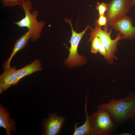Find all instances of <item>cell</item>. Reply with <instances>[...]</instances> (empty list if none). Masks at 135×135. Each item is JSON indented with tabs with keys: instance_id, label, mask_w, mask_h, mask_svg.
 I'll return each mask as SVG.
<instances>
[{
	"instance_id": "6da1fadb",
	"label": "cell",
	"mask_w": 135,
	"mask_h": 135,
	"mask_svg": "<svg viewBox=\"0 0 135 135\" xmlns=\"http://www.w3.org/2000/svg\"><path fill=\"white\" fill-rule=\"evenodd\" d=\"M97 108L107 111L118 125L122 124L135 117V92H130L122 98H113L108 103L100 104Z\"/></svg>"
},
{
	"instance_id": "7a4b0ae2",
	"label": "cell",
	"mask_w": 135,
	"mask_h": 135,
	"mask_svg": "<svg viewBox=\"0 0 135 135\" xmlns=\"http://www.w3.org/2000/svg\"><path fill=\"white\" fill-rule=\"evenodd\" d=\"M22 7L24 12L25 16L14 24L20 27L27 28L30 34V39L33 42H36L40 36L46 22L44 20H38V11L34 10L31 13L30 10H33V8L30 0H25Z\"/></svg>"
},
{
	"instance_id": "3957f363",
	"label": "cell",
	"mask_w": 135,
	"mask_h": 135,
	"mask_svg": "<svg viewBox=\"0 0 135 135\" xmlns=\"http://www.w3.org/2000/svg\"><path fill=\"white\" fill-rule=\"evenodd\" d=\"M90 116L92 135H110L116 131L118 125L109 113L104 109L97 108Z\"/></svg>"
},
{
	"instance_id": "277c9868",
	"label": "cell",
	"mask_w": 135,
	"mask_h": 135,
	"mask_svg": "<svg viewBox=\"0 0 135 135\" xmlns=\"http://www.w3.org/2000/svg\"><path fill=\"white\" fill-rule=\"evenodd\" d=\"M91 32L89 34L90 37L89 41L90 42L95 37H98L106 48L109 56L108 62L110 64H113L114 60H117L118 57L115 55L117 50V44L118 41L122 39L121 34L118 32L116 38L114 40L111 38L110 35L112 30L110 29L108 32V28L104 26L103 30L96 22L94 28L90 27Z\"/></svg>"
},
{
	"instance_id": "5b68a950",
	"label": "cell",
	"mask_w": 135,
	"mask_h": 135,
	"mask_svg": "<svg viewBox=\"0 0 135 135\" xmlns=\"http://www.w3.org/2000/svg\"><path fill=\"white\" fill-rule=\"evenodd\" d=\"M65 20L70 24L72 32V36L70 42V46L68 49L69 54L65 60V64L70 68L85 64L87 63V58L85 56L78 54V48L80 41L86 31L90 28V25L87 26L81 32L77 33L73 29L71 20L68 19H65Z\"/></svg>"
},
{
	"instance_id": "8992f818",
	"label": "cell",
	"mask_w": 135,
	"mask_h": 135,
	"mask_svg": "<svg viewBox=\"0 0 135 135\" xmlns=\"http://www.w3.org/2000/svg\"><path fill=\"white\" fill-rule=\"evenodd\" d=\"M133 5L131 0H112L108 3V9L105 16L108 28L119 17L126 15Z\"/></svg>"
},
{
	"instance_id": "52a82bcc",
	"label": "cell",
	"mask_w": 135,
	"mask_h": 135,
	"mask_svg": "<svg viewBox=\"0 0 135 135\" xmlns=\"http://www.w3.org/2000/svg\"><path fill=\"white\" fill-rule=\"evenodd\" d=\"M110 26L121 34L122 39L132 40L135 38V27L133 26L132 18L126 15L117 18Z\"/></svg>"
},
{
	"instance_id": "ba28073f",
	"label": "cell",
	"mask_w": 135,
	"mask_h": 135,
	"mask_svg": "<svg viewBox=\"0 0 135 135\" xmlns=\"http://www.w3.org/2000/svg\"><path fill=\"white\" fill-rule=\"evenodd\" d=\"M65 118L62 116L56 113L50 112L48 117L44 118L42 122L43 135H57L59 134Z\"/></svg>"
},
{
	"instance_id": "9c48e42d",
	"label": "cell",
	"mask_w": 135,
	"mask_h": 135,
	"mask_svg": "<svg viewBox=\"0 0 135 135\" xmlns=\"http://www.w3.org/2000/svg\"><path fill=\"white\" fill-rule=\"evenodd\" d=\"M17 70L15 66L7 68L0 76V93L17 83Z\"/></svg>"
},
{
	"instance_id": "30bf717a",
	"label": "cell",
	"mask_w": 135,
	"mask_h": 135,
	"mask_svg": "<svg viewBox=\"0 0 135 135\" xmlns=\"http://www.w3.org/2000/svg\"><path fill=\"white\" fill-rule=\"evenodd\" d=\"M0 127L6 130V135H12V132L15 133L17 128L15 120L10 117L8 109L2 104L0 105Z\"/></svg>"
},
{
	"instance_id": "8fae6325",
	"label": "cell",
	"mask_w": 135,
	"mask_h": 135,
	"mask_svg": "<svg viewBox=\"0 0 135 135\" xmlns=\"http://www.w3.org/2000/svg\"><path fill=\"white\" fill-rule=\"evenodd\" d=\"M30 38V34L28 31L16 40L10 57L3 64L2 67L4 69L10 67V64L12 58L18 51L22 50L25 47Z\"/></svg>"
},
{
	"instance_id": "7c38bea8",
	"label": "cell",
	"mask_w": 135,
	"mask_h": 135,
	"mask_svg": "<svg viewBox=\"0 0 135 135\" xmlns=\"http://www.w3.org/2000/svg\"><path fill=\"white\" fill-rule=\"evenodd\" d=\"M42 65L40 60L36 59L30 64H27L22 68L17 70V83L24 77L42 70Z\"/></svg>"
},
{
	"instance_id": "4fadbf2b",
	"label": "cell",
	"mask_w": 135,
	"mask_h": 135,
	"mask_svg": "<svg viewBox=\"0 0 135 135\" xmlns=\"http://www.w3.org/2000/svg\"><path fill=\"white\" fill-rule=\"evenodd\" d=\"M88 94L86 96L84 105V110L86 118L85 122L82 125L78 127L79 123L77 122L74 126V135H92L90 123V116L87 110Z\"/></svg>"
},
{
	"instance_id": "5bb4252c",
	"label": "cell",
	"mask_w": 135,
	"mask_h": 135,
	"mask_svg": "<svg viewBox=\"0 0 135 135\" xmlns=\"http://www.w3.org/2000/svg\"><path fill=\"white\" fill-rule=\"evenodd\" d=\"M4 7H12L20 6L22 7L25 0H1Z\"/></svg>"
},
{
	"instance_id": "9a60e30c",
	"label": "cell",
	"mask_w": 135,
	"mask_h": 135,
	"mask_svg": "<svg viewBox=\"0 0 135 135\" xmlns=\"http://www.w3.org/2000/svg\"><path fill=\"white\" fill-rule=\"evenodd\" d=\"M90 42L91 44V52L94 54H96L99 52L100 40L98 37L94 38Z\"/></svg>"
},
{
	"instance_id": "2e32d148",
	"label": "cell",
	"mask_w": 135,
	"mask_h": 135,
	"mask_svg": "<svg viewBox=\"0 0 135 135\" xmlns=\"http://www.w3.org/2000/svg\"><path fill=\"white\" fill-rule=\"evenodd\" d=\"M108 3L104 2H98L96 4V9L98 11L99 16L105 15V12L107 10Z\"/></svg>"
},
{
	"instance_id": "e0dca14e",
	"label": "cell",
	"mask_w": 135,
	"mask_h": 135,
	"mask_svg": "<svg viewBox=\"0 0 135 135\" xmlns=\"http://www.w3.org/2000/svg\"><path fill=\"white\" fill-rule=\"evenodd\" d=\"M100 40L99 52L104 56V59L108 61L109 58V56L108 51Z\"/></svg>"
},
{
	"instance_id": "ac0fdd59",
	"label": "cell",
	"mask_w": 135,
	"mask_h": 135,
	"mask_svg": "<svg viewBox=\"0 0 135 135\" xmlns=\"http://www.w3.org/2000/svg\"><path fill=\"white\" fill-rule=\"evenodd\" d=\"M98 24L100 26H106V25L107 20L105 15L99 16V18L96 21Z\"/></svg>"
},
{
	"instance_id": "d6986e66",
	"label": "cell",
	"mask_w": 135,
	"mask_h": 135,
	"mask_svg": "<svg viewBox=\"0 0 135 135\" xmlns=\"http://www.w3.org/2000/svg\"><path fill=\"white\" fill-rule=\"evenodd\" d=\"M118 135H132V134L126 132H124L122 133L118 134Z\"/></svg>"
},
{
	"instance_id": "ffe728a7",
	"label": "cell",
	"mask_w": 135,
	"mask_h": 135,
	"mask_svg": "<svg viewBox=\"0 0 135 135\" xmlns=\"http://www.w3.org/2000/svg\"><path fill=\"white\" fill-rule=\"evenodd\" d=\"M133 6L135 7V0H131Z\"/></svg>"
},
{
	"instance_id": "44dd1931",
	"label": "cell",
	"mask_w": 135,
	"mask_h": 135,
	"mask_svg": "<svg viewBox=\"0 0 135 135\" xmlns=\"http://www.w3.org/2000/svg\"><path fill=\"white\" fill-rule=\"evenodd\" d=\"M133 121L134 124H135V118H134V120H133Z\"/></svg>"
}]
</instances>
